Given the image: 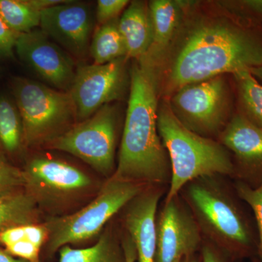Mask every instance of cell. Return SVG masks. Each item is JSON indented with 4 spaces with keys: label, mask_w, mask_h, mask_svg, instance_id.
I'll return each mask as SVG.
<instances>
[{
    "label": "cell",
    "mask_w": 262,
    "mask_h": 262,
    "mask_svg": "<svg viewBox=\"0 0 262 262\" xmlns=\"http://www.w3.org/2000/svg\"><path fill=\"white\" fill-rule=\"evenodd\" d=\"M182 262H203L201 252L194 253L188 257L184 258Z\"/></svg>",
    "instance_id": "836d02e7"
},
{
    "label": "cell",
    "mask_w": 262,
    "mask_h": 262,
    "mask_svg": "<svg viewBox=\"0 0 262 262\" xmlns=\"http://www.w3.org/2000/svg\"><path fill=\"white\" fill-rule=\"evenodd\" d=\"M168 189L164 186H149L122 210L123 231L134 243L138 262H155L157 214Z\"/></svg>",
    "instance_id": "9a60e30c"
},
{
    "label": "cell",
    "mask_w": 262,
    "mask_h": 262,
    "mask_svg": "<svg viewBox=\"0 0 262 262\" xmlns=\"http://www.w3.org/2000/svg\"><path fill=\"white\" fill-rule=\"evenodd\" d=\"M122 235H123L122 237V247H123L126 262L137 261V254H136L135 246L132 239L125 232Z\"/></svg>",
    "instance_id": "f546056e"
},
{
    "label": "cell",
    "mask_w": 262,
    "mask_h": 262,
    "mask_svg": "<svg viewBox=\"0 0 262 262\" xmlns=\"http://www.w3.org/2000/svg\"><path fill=\"white\" fill-rule=\"evenodd\" d=\"M118 24L119 18H116L95 29L89 49L94 64H106L127 56L126 47Z\"/></svg>",
    "instance_id": "d6986e66"
},
{
    "label": "cell",
    "mask_w": 262,
    "mask_h": 262,
    "mask_svg": "<svg viewBox=\"0 0 262 262\" xmlns=\"http://www.w3.org/2000/svg\"><path fill=\"white\" fill-rule=\"evenodd\" d=\"M218 141L232 155L233 180L252 188L262 183V129L239 113L227 122Z\"/></svg>",
    "instance_id": "5bb4252c"
},
{
    "label": "cell",
    "mask_w": 262,
    "mask_h": 262,
    "mask_svg": "<svg viewBox=\"0 0 262 262\" xmlns=\"http://www.w3.org/2000/svg\"><path fill=\"white\" fill-rule=\"evenodd\" d=\"M241 114L262 129V85L249 70L234 74Z\"/></svg>",
    "instance_id": "7402d4cb"
},
{
    "label": "cell",
    "mask_w": 262,
    "mask_h": 262,
    "mask_svg": "<svg viewBox=\"0 0 262 262\" xmlns=\"http://www.w3.org/2000/svg\"><path fill=\"white\" fill-rule=\"evenodd\" d=\"M24 144L21 117L14 99L0 94V147L10 155H15Z\"/></svg>",
    "instance_id": "ffe728a7"
},
{
    "label": "cell",
    "mask_w": 262,
    "mask_h": 262,
    "mask_svg": "<svg viewBox=\"0 0 262 262\" xmlns=\"http://www.w3.org/2000/svg\"><path fill=\"white\" fill-rule=\"evenodd\" d=\"M169 105L181 123L204 137H218L229 122V91L222 76L181 88Z\"/></svg>",
    "instance_id": "ba28073f"
},
{
    "label": "cell",
    "mask_w": 262,
    "mask_h": 262,
    "mask_svg": "<svg viewBox=\"0 0 262 262\" xmlns=\"http://www.w3.org/2000/svg\"><path fill=\"white\" fill-rule=\"evenodd\" d=\"M15 51L44 84L69 92L75 79V60L40 29L19 34Z\"/></svg>",
    "instance_id": "8fae6325"
},
{
    "label": "cell",
    "mask_w": 262,
    "mask_h": 262,
    "mask_svg": "<svg viewBox=\"0 0 262 262\" xmlns=\"http://www.w3.org/2000/svg\"><path fill=\"white\" fill-rule=\"evenodd\" d=\"M149 186L111 177L97 196L80 211L53 219L46 224L48 249L51 252L77 244L97 234L134 198Z\"/></svg>",
    "instance_id": "8992f818"
},
{
    "label": "cell",
    "mask_w": 262,
    "mask_h": 262,
    "mask_svg": "<svg viewBox=\"0 0 262 262\" xmlns=\"http://www.w3.org/2000/svg\"><path fill=\"white\" fill-rule=\"evenodd\" d=\"M227 177L212 176L187 184L179 194L192 213L203 241L211 243L232 262H258L257 229Z\"/></svg>",
    "instance_id": "3957f363"
},
{
    "label": "cell",
    "mask_w": 262,
    "mask_h": 262,
    "mask_svg": "<svg viewBox=\"0 0 262 262\" xmlns=\"http://www.w3.org/2000/svg\"><path fill=\"white\" fill-rule=\"evenodd\" d=\"M156 234L155 262H182L201 252L203 236L180 194L162 202L157 214Z\"/></svg>",
    "instance_id": "30bf717a"
},
{
    "label": "cell",
    "mask_w": 262,
    "mask_h": 262,
    "mask_svg": "<svg viewBox=\"0 0 262 262\" xmlns=\"http://www.w3.org/2000/svg\"><path fill=\"white\" fill-rule=\"evenodd\" d=\"M129 58L122 57L106 64L77 67L70 94L75 103L77 123L84 121L106 104L121 99L130 85Z\"/></svg>",
    "instance_id": "9c48e42d"
},
{
    "label": "cell",
    "mask_w": 262,
    "mask_h": 262,
    "mask_svg": "<svg viewBox=\"0 0 262 262\" xmlns=\"http://www.w3.org/2000/svg\"><path fill=\"white\" fill-rule=\"evenodd\" d=\"M261 63L262 38L257 34L229 22H207L193 29L183 42L170 70L167 91L174 93Z\"/></svg>",
    "instance_id": "7a4b0ae2"
},
{
    "label": "cell",
    "mask_w": 262,
    "mask_h": 262,
    "mask_svg": "<svg viewBox=\"0 0 262 262\" xmlns=\"http://www.w3.org/2000/svg\"><path fill=\"white\" fill-rule=\"evenodd\" d=\"M251 75L253 76L256 79H259L262 81V63L258 67H254V68L251 69L249 70Z\"/></svg>",
    "instance_id": "d6a6232c"
},
{
    "label": "cell",
    "mask_w": 262,
    "mask_h": 262,
    "mask_svg": "<svg viewBox=\"0 0 262 262\" xmlns=\"http://www.w3.org/2000/svg\"><path fill=\"white\" fill-rule=\"evenodd\" d=\"M22 173L24 187L37 203L75 195L92 185L91 178L80 168L43 155L29 160Z\"/></svg>",
    "instance_id": "7c38bea8"
},
{
    "label": "cell",
    "mask_w": 262,
    "mask_h": 262,
    "mask_svg": "<svg viewBox=\"0 0 262 262\" xmlns=\"http://www.w3.org/2000/svg\"><path fill=\"white\" fill-rule=\"evenodd\" d=\"M24 187L22 170L15 168L0 155V196L8 195Z\"/></svg>",
    "instance_id": "d4e9b609"
},
{
    "label": "cell",
    "mask_w": 262,
    "mask_h": 262,
    "mask_svg": "<svg viewBox=\"0 0 262 262\" xmlns=\"http://www.w3.org/2000/svg\"><path fill=\"white\" fill-rule=\"evenodd\" d=\"M117 136V108L110 103L102 106L87 120L76 123L46 146L48 149L64 151L77 157L98 173L110 179L116 170Z\"/></svg>",
    "instance_id": "52a82bcc"
},
{
    "label": "cell",
    "mask_w": 262,
    "mask_h": 262,
    "mask_svg": "<svg viewBox=\"0 0 262 262\" xmlns=\"http://www.w3.org/2000/svg\"><path fill=\"white\" fill-rule=\"evenodd\" d=\"M41 11L31 0H0V17L7 27L17 34L31 32L39 27Z\"/></svg>",
    "instance_id": "603a6c76"
},
{
    "label": "cell",
    "mask_w": 262,
    "mask_h": 262,
    "mask_svg": "<svg viewBox=\"0 0 262 262\" xmlns=\"http://www.w3.org/2000/svg\"><path fill=\"white\" fill-rule=\"evenodd\" d=\"M233 186L237 195L252 211L258 232V262H262V183L257 187L252 188L234 181Z\"/></svg>",
    "instance_id": "cb8c5ba5"
},
{
    "label": "cell",
    "mask_w": 262,
    "mask_h": 262,
    "mask_svg": "<svg viewBox=\"0 0 262 262\" xmlns=\"http://www.w3.org/2000/svg\"><path fill=\"white\" fill-rule=\"evenodd\" d=\"M149 8L152 23L153 42L145 56L151 54L155 56L165 49L175 34L180 18L178 5L170 0L149 2Z\"/></svg>",
    "instance_id": "ac0fdd59"
},
{
    "label": "cell",
    "mask_w": 262,
    "mask_h": 262,
    "mask_svg": "<svg viewBox=\"0 0 262 262\" xmlns=\"http://www.w3.org/2000/svg\"><path fill=\"white\" fill-rule=\"evenodd\" d=\"M10 88L23 122L25 146H46L77 123L70 92L23 77H13Z\"/></svg>",
    "instance_id": "5b68a950"
},
{
    "label": "cell",
    "mask_w": 262,
    "mask_h": 262,
    "mask_svg": "<svg viewBox=\"0 0 262 262\" xmlns=\"http://www.w3.org/2000/svg\"><path fill=\"white\" fill-rule=\"evenodd\" d=\"M130 94L116 170L113 178L168 187L171 166L158 129L156 81L151 67L138 61L130 70Z\"/></svg>",
    "instance_id": "6da1fadb"
},
{
    "label": "cell",
    "mask_w": 262,
    "mask_h": 262,
    "mask_svg": "<svg viewBox=\"0 0 262 262\" xmlns=\"http://www.w3.org/2000/svg\"><path fill=\"white\" fill-rule=\"evenodd\" d=\"M129 3L127 0H98L96 9L98 26L118 18V15L126 9Z\"/></svg>",
    "instance_id": "484cf974"
},
{
    "label": "cell",
    "mask_w": 262,
    "mask_h": 262,
    "mask_svg": "<svg viewBox=\"0 0 262 262\" xmlns=\"http://www.w3.org/2000/svg\"><path fill=\"white\" fill-rule=\"evenodd\" d=\"M158 129L171 166L164 201L179 195L183 188L196 179L221 176L233 179V160L228 150L220 141L187 129L174 115L169 103L158 108Z\"/></svg>",
    "instance_id": "277c9868"
},
{
    "label": "cell",
    "mask_w": 262,
    "mask_h": 262,
    "mask_svg": "<svg viewBox=\"0 0 262 262\" xmlns=\"http://www.w3.org/2000/svg\"><path fill=\"white\" fill-rule=\"evenodd\" d=\"M95 18L91 5L67 0L41 11V30L71 56L78 59L89 54Z\"/></svg>",
    "instance_id": "4fadbf2b"
},
{
    "label": "cell",
    "mask_w": 262,
    "mask_h": 262,
    "mask_svg": "<svg viewBox=\"0 0 262 262\" xmlns=\"http://www.w3.org/2000/svg\"><path fill=\"white\" fill-rule=\"evenodd\" d=\"M201 254L203 262H232L225 253L206 241L202 245Z\"/></svg>",
    "instance_id": "f1b7e54d"
},
{
    "label": "cell",
    "mask_w": 262,
    "mask_h": 262,
    "mask_svg": "<svg viewBox=\"0 0 262 262\" xmlns=\"http://www.w3.org/2000/svg\"><path fill=\"white\" fill-rule=\"evenodd\" d=\"M119 29L125 42L128 58L140 61L153 42V28L149 4L133 1L119 19Z\"/></svg>",
    "instance_id": "2e32d148"
},
{
    "label": "cell",
    "mask_w": 262,
    "mask_h": 262,
    "mask_svg": "<svg viewBox=\"0 0 262 262\" xmlns=\"http://www.w3.org/2000/svg\"><path fill=\"white\" fill-rule=\"evenodd\" d=\"M40 248L29 242L27 239L18 241L7 246V252L12 256L29 262H39Z\"/></svg>",
    "instance_id": "4316f807"
},
{
    "label": "cell",
    "mask_w": 262,
    "mask_h": 262,
    "mask_svg": "<svg viewBox=\"0 0 262 262\" xmlns=\"http://www.w3.org/2000/svg\"><path fill=\"white\" fill-rule=\"evenodd\" d=\"M59 262H126L122 237L108 227L91 247L77 249L65 246L60 248Z\"/></svg>",
    "instance_id": "e0dca14e"
},
{
    "label": "cell",
    "mask_w": 262,
    "mask_h": 262,
    "mask_svg": "<svg viewBox=\"0 0 262 262\" xmlns=\"http://www.w3.org/2000/svg\"><path fill=\"white\" fill-rule=\"evenodd\" d=\"M18 35L8 28L0 17V60L13 56Z\"/></svg>",
    "instance_id": "83f0119b"
},
{
    "label": "cell",
    "mask_w": 262,
    "mask_h": 262,
    "mask_svg": "<svg viewBox=\"0 0 262 262\" xmlns=\"http://www.w3.org/2000/svg\"><path fill=\"white\" fill-rule=\"evenodd\" d=\"M37 203L27 192H15L0 196V233L11 227L34 224Z\"/></svg>",
    "instance_id": "44dd1931"
},
{
    "label": "cell",
    "mask_w": 262,
    "mask_h": 262,
    "mask_svg": "<svg viewBox=\"0 0 262 262\" xmlns=\"http://www.w3.org/2000/svg\"><path fill=\"white\" fill-rule=\"evenodd\" d=\"M31 1L38 10L42 11L43 10L48 9L52 7L63 4L67 0H31Z\"/></svg>",
    "instance_id": "4dcf8cb0"
},
{
    "label": "cell",
    "mask_w": 262,
    "mask_h": 262,
    "mask_svg": "<svg viewBox=\"0 0 262 262\" xmlns=\"http://www.w3.org/2000/svg\"><path fill=\"white\" fill-rule=\"evenodd\" d=\"M0 262H29L25 260L13 257L12 255L0 249Z\"/></svg>",
    "instance_id": "1f68e13d"
}]
</instances>
